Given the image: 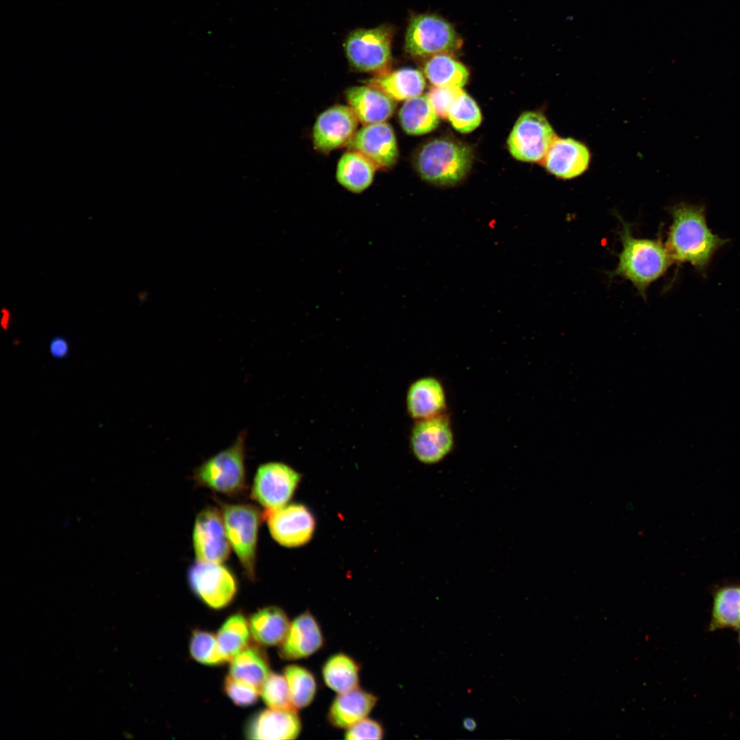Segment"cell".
<instances>
[{
    "label": "cell",
    "instance_id": "obj_1",
    "mask_svg": "<svg viewBox=\"0 0 740 740\" xmlns=\"http://www.w3.org/2000/svg\"><path fill=\"white\" fill-rule=\"evenodd\" d=\"M673 221L665 247L673 262H689L698 270L706 269L715 252L726 241L708 228L704 206L685 202L668 209Z\"/></svg>",
    "mask_w": 740,
    "mask_h": 740
},
{
    "label": "cell",
    "instance_id": "obj_2",
    "mask_svg": "<svg viewBox=\"0 0 740 740\" xmlns=\"http://www.w3.org/2000/svg\"><path fill=\"white\" fill-rule=\"evenodd\" d=\"M618 219L622 226L619 232L622 249L617 266L609 275L629 280L645 298L648 287L664 275L673 260L660 239L635 238L631 225L619 215Z\"/></svg>",
    "mask_w": 740,
    "mask_h": 740
},
{
    "label": "cell",
    "instance_id": "obj_3",
    "mask_svg": "<svg viewBox=\"0 0 740 740\" xmlns=\"http://www.w3.org/2000/svg\"><path fill=\"white\" fill-rule=\"evenodd\" d=\"M471 149L449 139H435L425 144L415 158L420 177L437 186H454L469 173L472 163Z\"/></svg>",
    "mask_w": 740,
    "mask_h": 740
},
{
    "label": "cell",
    "instance_id": "obj_4",
    "mask_svg": "<svg viewBox=\"0 0 740 740\" xmlns=\"http://www.w3.org/2000/svg\"><path fill=\"white\" fill-rule=\"evenodd\" d=\"M242 430L228 447L204 461L194 472L195 482L213 491L234 496L246 487L245 441Z\"/></svg>",
    "mask_w": 740,
    "mask_h": 740
},
{
    "label": "cell",
    "instance_id": "obj_5",
    "mask_svg": "<svg viewBox=\"0 0 740 740\" xmlns=\"http://www.w3.org/2000/svg\"><path fill=\"white\" fill-rule=\"evenodd\" d=\"M226 533L246 575L255 578L258 533L263 514L247 504H221Z\"/></svg>",
    "mask_w": 740,
    "mask_h": 740
},
{
    "label": "cell",
    "instance_id": "obj_6",
    "mask_svg": "<svg viewBox=\"0 0 740 740\" xmlns=\"http://www.w3.org/2000/svg\"><path fill=\"white\" fill-rule=\"evenodd\" d=\"M462 40L454 27L442 17L432 14L413 16L405 37L406 51L413 56H432L451 53L459 49Z\"/></svg>",
    "mask_w": 740,
    "mask_h": 740
},
{
    "label": "cell",
    "instance_id": "obj_7",
    "mask_svg": "<svg viewBox=\"0 0 740 740\" xmlns=\"http://www.w3.org/2000/svg\"><path fill=\"white\" fill-rule=\"evenodd\" d=\"M391 40L392 32L388 27L356 29L346 39V57L358 71L385 72L391 60Z\"/></svg>",
    "mask_w": 740,
    "mask_h": 740
},
{
    "label": "cell",
    "instance_id": "obj_8",
    "mask_svg": "<svg viewBox=\"0 0 740 740\" xmlns=\"http://www.w3.org/2000/svg\"><path fill=\"white\" fill-rule=\"evenodd\" d=\"M556 134L546 117L538 112H526L517 120L508 138L511 155L524 162H541Z\"/></svg>",
    "mask_w": 740,
    "mask_h": 740
},
{
    "label": "cell",
    "instance_id": "obj_9",
    "mask_svg": "<svg viewBox=\"0 0 740 740\" xmlns=\"http://www.w3.org/2000/svg\"><path fill=\"white\" fill-rule=\"evenodd\" d=\"M300 480V473L285 463L262 464L256 472L251 497L265 510L281 508L291 499Z\"/></svg>",
    "mask_w": 740,
    "mask_h": 740
},
{
    "label": "cell",
    "instance_id": "obj_10",
    "mask_svg": "<svg viewBox=\"0 0 740 740\" xmlns=\"http://www.w3.org/2000/svg\"><path fill=\"white\" fill-rule=\"evenodd\" d=\"M188 581L196 596L213 609L227 606L237 591L234 576L221 563L196 560L188 571Z\"/></svg>",
    "mask_w": 740,
    "mask_h": 740
},
{
    "label": "cell",
    "instance_id": "obj_11",
    "mask_svg": "<svg viewBox=\"0 0 740 740\" xmlns=\"http://www.w3.org/2000/svg\"><path fill=\"white\" fill-rule=\"evenodd\" d=\"M270 534L280 545L286 547H299L312 539L316 521L311 510L302 504H291L281 508L265 510Z\"/></svg>",
    "mask_w": 740,
    "mask_h": 740
},
{
    "label": "cell",
    "instance_id": "obj_12",
    "mask_svg": "<svg viewBox=\"0 0 740 740\" xmlns=\"http://www.w3.org/2000/svg\"><path fill=\"white\" fill-rule=\"evenodd\" d=\"M193 545L197 561L222 563L228 558L231 545L221 510L210 506L199 513L193 527Z\"/></svg>",
    "mask_w": 740,
    "mask_h": 740
},
{
    "label": "cell",
    "instance_id": "obj_13",
    "mask_svg": "<svg viewBox=\"0 0 740 740\" xmlns=\"http://www.w3.org/2000/svg\"><path fill=\"white\" fill-rule=\"evenodd\" d=\"M411 449L422 463H439L454 446V435L450 423L442 414L419 420L413 427L410 437Z\"/></svg>",
    "mask_w": 740,
    "mask_h": 740
},
{
    "label": "cell",
    "instance_id": "obj_14",
    "mask_svg": "<svg viewBox=\"0 0 740 740\" xmlns=\"http://www.w3.org/2000/svg\"><path fill=\"white\" fill-rule=\"evenodd\" d=\"M359 121L348 106L334 105L317 118L312 132L315 149L328 153L348 145L356 132Z\"/></svg>",
    "mask_w": 740,
    "mask_h": 740
},
{
    "label": "cell",
    "instance_id": "obj_15",
    "mask_svg": "<svg viewBox=\"0 0 740 740\" xmlns=\"http://www.w3.org/2000/svg\"><path fill=\"white\" fill-rule=\"evenodd\" d=\"M347 146L349 149L361 153L379 169L391 168L398 158L396 136L386 122L365 125L357 130Z\"/></svg>",
    "mask_w": 740,
    "mask_h": 740
},
{
    "label": "cell",
    "instance_id": "obj_16",
    "mask_svg": "<svg viewBox=\"0 0 740 740\" xmlns=\"http://www.w3.org/2000/svg\"><path fill=\"white\" fill-rule=\"evenodd\" d=\"M590 159V151L584 144L571 138L556 136L541 162L551 174L569 180L586 171Z\"/></svg>",
    "mask_w": 740,
    "mask_h": 740
},
{
    "label": "cell",
    "instance_id": "obj_17",
    "mask_svg": "<svg viewBox=\"0 0 740 740\" xmlns=\"http://www.w3.org/2000/svg\"><path fill=\"white\" fill-rule=\"evenodd\" d=\"M301 721L296 711L262 710L247 722L245 735L250 739H295L299 735Z\"/></svg>",
    "mask_w": 740,
    "mask_h": 740
},
{
    "label": "cell",
    "instance_id": "obj_18",
    "mask_svg": "<svg viewBox=\"0 0 740 740\" xmlns=\"http://www.w3.org/2000/svg\"><path fill=\"white\" fill-rule=\"evenodd\" d=\"M323 642L319 624L309 611H306L291 623L279 654L286 660L306 658L319 650Z\"/></svg>",
    "mask_w": 740,
    "mask_h": 740
},
{
    "label": "cell",
    "instance_id": "obj_19",
    "mask_svg": "<svg viewBox=\"0 0 740 740\" xmlns=\"http://www.w3.org/2000/svg\"><path fill=\"white\" fill-rule=\"evenodd\" d=\"M345 98L359 122L364 125L386 122L396 108V101L368 84L347 88Z\"/></svg>",
    "mask_w": 740,
    "mask_h": 740
},
{
    "label": "cell",
    "instance_id": "obj_20",
    "mask_svg": "<svg viewBox=\"0 0 740 740\" xmlns=\"http://www.w3.org/2000/svg\"><path fill=\"white\" fill-rule=\"evenodd\" d=\"M443 386L434 377L415 380L410 386L406 395V406L413 419L422 420L441 415L446 405Z\"/></svg>",
    "mask_w": 740,
    "mask_h": 740
},
{
    "label": "cell",
    "instance_id": "obj_21",
    "mask_svg": "<svg viewBox=\"0 0 740 740\" xmlns=\"http://www.w3.org/2000/svg\"><path fill=\"white\" fill-rule=\"evenodd\" d=\"M378 698L358 687L340 693L330 706L328 719L336 727L348 728L366 717Z\"/></svg>",
    "mask_w": 740,
    "mask_h": 740
},
{
    "label": "cell",
    "instance_id": "obj_22",
    "mask_svg": "<svg viewBox=\"0 0 740 740\" xmlns=\"http://www.w3.org/2000/svg\"><path fill=\"white\" fill-rule=\"evenodd\" d=\"M395 101H406L421 94L426 80L423 75L412 68H403L378 74L367 81Z\"/></svg>",
    "mask_w": 740,
    "mask_h": 740
},
{
    "label": "cell",
    "instance_id": "obj_23",
    "mask_svg": "<svg viewBox=\"0 0 740 740\" xmlns=\"http://www.w3.org/2000/svg\"><path fill=\"white\" fill-rule=\"evenodd\" d=\"M377 169L376 166L361 153L349 149L338 160L336 178L348 191L360 193L371 186Z\"/></svg>",
    "mask_w": 740,
    "mask_h": 740
},
{
    "label": "cell",
    "instance_id": "obj_24",
    "mask_svg": "<svg viewBox=\"0 0 740 740\" xmlns=\"http://www.w3.org/2000/svg\"><path fill=\"white\" fill-rule=\"evenodd\" d=\"M290 623L285 612L271 606L259 610L250 618L249 625L253 639L260 645H280L288 632Z\"/></svg>",
    "mask_w": 740,
    "mask_h": 740
},
{
    "label": "cell",
    "instance_id": "obj_25",
    "mask_svg": "<svg viewBox=\"0 0 740 740\" xmlns=\"http://www.w3.org/2000/svg\"><path fill=\"white\" fill-rule=\"evenodd\" d=\"M725 628L740 629V584L723 585L713 591L708 630Z\"/></svg>",
    "mask_w": 740,
    "mask_h": 740
},
{
    "label": "cell",
    "instance_id": "obj_26",
    "mask_svg": "<svg viewBox=\"0 0 740 740\" xmlns=\"http://www.w3.org/2000/svg\"><path fill=\"white\" fill-rule=\"evenodd\" d=\"M230 673L260 691L270 674L268 658L261 648L248 645L231 660Z\"/></svg>",
    "mask_w": 740,
    "mask_h": 740
},
{
    "label": "cell",
    "instance_id": "obj_27",
    "mask_svg": "<svg viewBox=\"0 0 740 740\" xmlns=\"http://www.w3.org/2000/svg\"><path fill=\"white\" fill-rule=\"evenodd\" d=\"M398 115L402 129L410 135L428 133L434 130L439 122L426 95H420L405 101Z\"/></svg>",
    "mask_w": 740,
    "mask_h": 740
},
{
    "label": "cell",
    "instance_id": "obj_28",
    "mask_svg": "<svg viewBox=\"0 0 740 740\" xmlns=\"http://www.w3.org/2000/svg\"><path fill=\"white\" fill-rule=\"evenodd\" d=\"M423 72L434 86L461 88L469 78L467 68L449 53L430 56L424 64Z\"/></svg>",
    "mask_w": 740,
    "mask_h": 740
},
{
    "label": "cell",
    "instance_id": "obj_29",
    "mask_svg": "<svg viewBox=\"0 0 740 740\" xmlns=\"http://www.w3.org/2000/svg\"><path fill=\"white\" fill-rule=\"evenodd\" d=\"M359 667L347 655L339 653L331 656L323 667V677L328 687L340 693L358 687Z\"/></svg>",
    "mask_w": 740,
    "mask_h": 740
},
{
    "label": "cell",
    "instance_id": "obj_30",
    "mask_svg": "<svg viewBox=\"0 0 740 740\" xmlns=\"http://www.w3.org/2000/svg\"><path fill=\"white\" fill-rule=\"evenodd\" d=\"M249 623L241 613L231 615L219 628L217 640L229 661L249 645Z\"/></svg>",
    "mask_w": 740,
    "mask_h": 740
},
{
    "label": "cell",
    "instance_id": "obj_31",
    "mask_svg": "<svg viewBox=\"0 0 740 740\" xmlns=\"http://www.w3.org/2000/svg\"><path fill=\"white\" fill-rule=\"evenodd\" d=\"M291 698L295 707L303 708L313 700L317 684L312 674L307 669L295 665L286 666L284 669Z\"/></svg>",
    "mask_w": 740,
    "mask_h": 740
},
{
    "label": "cell",
    "instance_id": "obj_32",
    "mask_svg": "<svg viewBox=\"0 0 740 740\" xmlns=\"http://www.w3.org/2000/svg\"><path fill=\"white\" fill-rule=\"evenodd\" d=\"M189 650L191 656L204 665H220L229 661L222 653L216 636L207 631L196 630L193 632Z\"/></svg>",
    "mask_w": 740,
    "mask_h": 740
},
{
    "label": "cell",
    "instance_id": "obj_33",
    "mask_svg": "<svg viewBox=\"0 0 740 740\" xmlns=\"http://www.w3.org/2000/svg\"><path fill=\"white\" fill-rule=\"evenodd\" d=\"M448 119L455 130L468 133L479 126L482 114L475 101L465 92L452 106Z\"/></svg>",
    "mask_w": 740,
    "mask_h": 740
},
{
    "label": "cell",
    "instance_id": "obj_34",
    "mask_svg": "<svg viewBox=\"0 0 740 740\" xmlns=\"http://www.w3.org/2000/svg\"><path fill=\"white\" fill-rule=\"evenodd\" d=\"M260 694L264 703L271 709L297 711L284 676L270 673L261 687Z\"/></svg>",
    "mask_w": 740,
    "mask_h": 740
},
{
    "label": "cell",
    "instance_id": "obj_35",
    "mask_svg": "<svg viewBox=\"0 0 740 740\" xmlns=\"http://www.w3.org/2000/svg\"><path fill=\"white\" fill-rule=\"evenodd\" d=\"M224 691L226 695L236 705L248 706L256 703L260 693L256 687L238 680L230 674L224 680Z\"/></svg>",
    "mask_w": 740,
    "mask_h": 740
},
{
    "label": "cell",
    "instance_id": "obj_36",
    "mask_svg": "<svg viewBox=\"0 0 740 740\" xmlns=\"http://www.w3.org/2000/svg\"><path fill=\"white\" fill-rule=\"evenodd\" d=\"M464 92L460 87L434 86L426 96L438 116L447 119L452 106Z\"/></svg>",
    "mask_w": 740,
    "mask_h": 740
},
{
    "label": "cell",
    "instance_id": "obj_37",
    "mask_svg": "<svg viewBox=\"0 0 740 740\" xmlns=\"http://www.w3.org/2000/svg\"><path fill=\"white\" fill-rule=\"evenodd\" d=\"M383 737L382 726L377 722L364 718L347 728L346 739H381Z\"/></svg>",
    "mask_w": 740,
    "mask_h": 740
},
{
    "label": "cell",
    "instance_id": "obj_38",
    "mask_svg": "<svg viewBox=\"0 0 740 740\" xmlns=\"http://www.w3.org/2000/svg\"><path fill=\"white\" fill-rule=\"evenodd\" d=\"M49 351L50 355L56 360L66 358L70 352V344L68 340L62 336H53L49 341Z\"/></svg>",
    "mask_w": 740,
    "mask_h": 740
},
{
    "label": "cell",
    "instance_id": "obj_39",
    "mask_svg": "<svg viewBox=\"0 0 740 740\" xmlns=\"http://www.w3.org/2000/svg\"><path fill=\"white\" fill-rule=\"evenodd\" d=\"M1 326L3 330L6 331L10 327L11 312L8 308L3 307L1 308Z\"/></svg>",
    "mask_w": 740,
    "mask_h": 740
},
{
    "label": "cell",
    "instance_id": "obj_40",
    "mask_svg": "<svg viewBox=\"0 0 740 740\" xmlns=\"http://www.w3.org/2000/svg\"><path fill=\"white\" fill-rule=\"evenodd\" d=\"M463 728L470 732L474 731L477 728V722L472 717H465L463 721Z\"/></svg>",
    "mask_w": 740,
    "mask_h": 740
},
{
    "label": "cell",
    "instance_id": "obj_41",
    "mask_svg": "<svg viewBox=\"0 0 740 740\" xmlns=\"http://www.w3.org/2000/svg\"><path fill=\"white\" fill-rule=\"evenodd\" d=\"M738 641H739V646H740V629L739 630Z\"/></svg>",
    "mask_w": 740,
    "mask_h": 740
}]
</instances>
